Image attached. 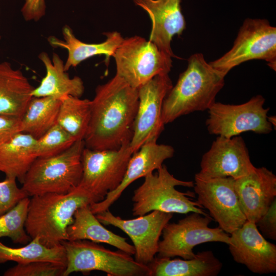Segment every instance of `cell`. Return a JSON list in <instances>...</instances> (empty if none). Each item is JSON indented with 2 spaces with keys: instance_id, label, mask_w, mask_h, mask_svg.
I'll return each instance as SVG.
<instances>
[{
  "instance_id": "d4e9b609",
  "label": "cell",
  "mask_w": 276,
  "mask_h": 276,
  "mask_svg": "<svg viewBox=\"0 0 276 276\" xmlns=\"http://www.w3.org/2000/svg\"><path fill=\"white\" fill-rule=\"evenodd\" d=\"M36 139L19 132L0 148V172L22 183L27 172L37 157Z\"/></svg>"
},
{
  "instance_id": "d590c367",
  "label": "cell",
  "mask_w": 276,
  "mask_h": 276,
  "mask_svg": "<svg viewBox=\"0 0 276 276\" xmlns=\"http://www.w3.org/2000/svg\"><path fill=\"white\" fill-rule=\"evenodd\" d=\"M1 39V33H0V40Z\"/></svg>"
},
{
  "instance_id": "ba28073f",
  "label": "cell",
  "mask_w": 276,
  "mask_h": 276,
  "mask_svg": "<svg viewBox=\"0 0 276 276\" xmlns=\"http://www.w3.org/2000/svg\"><path fill=\"white\" fill-rule=\"evenodd\" d=\"M263 60L276 70V28L265 19L246 18L232 48L220 58L209 62L224 75L234 67L251 60Z\"/></svg>"
},
{
  "instance_id": "5bb4252c",
  "label": "cell",
  "mask_w": 276,
  "mask_h": 276,
  "mask_svg": "<svg viewBox=\"0 0 276 276\" xmlns=\"http://www.w3.org/2000/svg\"><path fill=\"white\" fill-rule=\"evenodd\" d=\"M95 215L102 224L114 226L125 233L135 248L134 260L146 265L155 258L163 229L173 217L172 213L159 211H153L132 219H122L109 210Z\"/></svg>"
},
{
  "instance_id": "836d02e7",
  "label": "cell",
  "mask_w": 276,
  "mask_h": 276,
  "mask_svg": "<svg viewBox=\"0 0 276 276\" xmlns=\"http://www.w3.org/2000/svg\"><path fill=\"white\" fill-rule=\"evenodd\" d=\"M20 130L21 118L0 114V148Z\"/></svg>"
},
{
  "instance_id": "484cf974",
  "label": "cell",
  "mask_w": 276,
  "mask_h": 276,
  "mask_svg": "<svg viewBox=\"0 0 276 276\" xmlns=\"http://www.w3.org/2000/svg\"><path fill=\"white\" fill-rule=\"evenodd\" d=\"M61 100L32 97L21 118L20 132L38 139L57 123Z\"/></svg>"
},
{
  "instance_id": "3957f363",
  "label": "cell",
  "mask_w": 276,
  "mask_h": 276,
  "mask_svg": "<svg viewBox=\"0 0 276 276\" xmlns=\"http://www.w3.org/2000/svg\"><path fill=\"white\" fill-rule=\"evenodd\" d=\"M97 202L88 191L79 186L67 194L46 193L30 199L25 229L31 239L38 237L48 247L68 240L67 229L79 208Z\"/></svg>"
},
{
  "instance_id": "52a82bcc",
  "label": "cell",
  "mask_w": 276,
  "mask_h": 276,
  "mask_svg": "<svg viewBox=\"0 0 276 276\" xmlns=\"http://www.w3.org/2000/svg\"><path fill=\"white\" fill-rule=\"evenodd\" d=\"M113 57L116 75L137 89L157 75L168 74L172 67V57L137 35L124 38Z\"/></svg>"
},
{
  "instance_id": "7c38bea8",
  "label": "cell",
  "mask_w": 276,
  "mask_h": 276,
  "mask_svg": "<svg viewBox=\"0 0 276 276\" xmlns=\"http://www.w3.org/2000/svg\"><path fill=\"white\" fill-rule=\"evenodd\" d=\"M193 188L198 202L226 233L231 234L247 221L232 177L205 178L196 173Z\"/></svg>"
},
{
  "instance_id": "7402d4cb",
  "label": "cell",
  "mask_w": 276,
  "mask_h": 276,
  "mask_svg": "<svg viewBox=\"0 0 276 276\" xmlns=\"http://www.w3.org/2000/svg\"><path fill=\"white\" fill-rule=\"evenodd\" d=\"M34 88L21 70L0 62V114L21 118Z\"/></svg>"
},
{
  "instance_id": "277c9868",
  "label": "cell",
  "mask_w": 276,
  "mask_h": 276,
  "mask_svg": "<svg viewBox=\"0 0 276 276\" xmlns=\"http://www.w3.org/2000/svg\"><path fill=\"white\" fill-rule=\"evenodd\" d=\"M84 148V141L78 140L58 154L37 157L25 175L22 189L31 197L73 191L82 179V154Z\"/></svg>"
},
{
  "instance_id": "6da1fadb",
  "label": "cell",
  "mask_w": 276,
  "mask_h": 276,
  "mask_svg": "<svg viewBox=\"0 0 276 276\" xmlns=\"http://www.w3.org/2000/svg\"><path fill=\"white\" fill-rule=\"evenodd\" d=\"M139 103L138 90L116 75L99 85L90 100V119L85 147L118 149L130 143Z\"/></svg>"
},
{
  "instance_id": "4dcf8cb0",
  "label": "cell",
  "mask_w": 276,
  "mask_h": 276,
  "mask_svg": "<svg viewBox=\"0 0 276 276\" xmlns=\"http://www.w3.org/2000/svg\"><path fill=\"white\" fill-rule=\"evenodd\" d=\"M66 266L47 261L17 263L7 269L5 276H63Z\"/></svg>"
},
{
  "instance_id": "e575fe53",
  "label": "cell",
  "mask_w": 276,
  "mask_h": 276,
  "mask_svg": "<svg viewBox=\"0 0 276 276\" xmlns=\"http://www.w3.org/2000/svg\"><path fill=\"white\" fill-rule=\"evenodd\" d=\"M45 0H25L21 9L25 20L38 21L45 14Z\"/></svg>"
},
{
  "instance_id": "cb8c5ba5",
  "label": "cell",
  "mask_w": 276,
  "mask_h": 276,
  "mask_svg": "<svg viewBox=\"0 0 276 276\" xmlns=\"http://www.w3.org/2000/svg\"><path fill=\"white\" fill-rule=\"evenodd\" d=\"M148 266L151 276H216L222 263L211 250H205L190 259L155 257Z\"/></svg>"
},
{
  "instance_id": "1f68e13d",
  "label": "cell",
  "mask_w": 276,
  "mask_h": 276,
  "mask_svg": "<svg viewBox=\"0 0 276 276\" xmlns=\"http://www.w3.org/2000/svg\"><path fill=\"white\" fill-rule=\"evenodd\" d=\"M27 197H29L27 193L17 187L16 178L6 177L0 181V216Z\"/></svg>"
},
{
  "instance_id": "9c48e42d",
  "label": "cell",
  "mask_w": 276,
  "mask_h": 276,
  "mask_svg": "<svg viewBox=\"0 0 276 276\" xmlns=\"http://www.w3.org/2000/svg\"><path fill=\"white\" fill-rule=\"evenodd\" d=\"M212 219L209 215L193 212L177 223H167L159 241L157 257L190 259L196 255L194 248L200 244L221 242L229 245L230 234L219 226H209Z\"/></svg>"
},
{
  "instance_id": "83f0119b",
  "label": "cell",
  "mask_w": 276,
  "mask_h": 276,
  "mask_svg": "<svg viewBox=\"0 0 276 276\" xmlns=\"http://www.w3.org/2000/svg\"><path fill=\"white\" fill-rule=\"evenodd\" d=\"M90 119V100L73 96L62 100L57 123L76 141L83 140Z\"/></svg>"
},
{
  "instance_id": "f1b7e54d",
  "label": "cell",
  "mask_w": 276,
  "mask_h": 276,
  "mask_svg": "<svg viewBox=\"0 0 276 276\" xmlns=\"http://www.w3.org/2000/svg\"><path fill=\"white\" fill-rule=\"evenodd\" d=\"M29 202L27 197L0 216V238L8 237L13 243L21 244L31 240L25 229Z\"/></svg>"
},
{
  "instance_id": "d6a6232c",
  "label": "cell",
  "mask_w": 276,
  "mask_h": 276,
  "mask_svg": "<svg viewBox=\"0 0 276 276\" xmlns=\"http://www.w3.org/2000/svg\"><path fill=\"white\" fill-rule=\"evenodd\" d=\"M255 224L264 238L276 240V199Z\"/></svg>"
},
{
  "instance_id": "4316f807",
  "label": "cell",
  "mask_w": 276,
  "mask_h": 276,
  "mask_svg": "<svg viewBox=\"0 0 276 276\" xmlns=\"http://www.w3.org/2000/svg\"><path fill=\"white\" fill-rule=\"evenodd\" d=\"M8 261L19 264L47 261L66 267V253L63 245L48 247L42 244L38 237L18 248L9 247L0 241V263Z\"/></svg>"
},
{
  "instance_id": "7a4b0ae2",
  "label": "cell",
  "mask_w": 276,
  "mask_h": 276,
  "mask_svg": "<svg viewBox=\"0 0 276 276\" xmlns=\"http://www.w3.org/2000/svg\"><path fill=\"white\" fill-rule=\"evenodd\" d=\"M225 75L206 62L201 53L192 55L186 70L165 97L162 119L167 124L182 116L208 110L224 85Z\"/></svg>"
},
{
  "instance_id": "5b68a950",
  "label": "cell",
  "mask_w": 276,
  "mask_h": 276,
  "mask_svg": "<svg viewBox=\"0 0 276 276\" xmlns=\"http://www.w3.org/2000/svg\"><path fill=\"white\" fill-rule=\"evenodd\" d=\"M194 185L193 181L175 178L163 164L155 172L146 175L143 183L134 191L132 214L138 217L159 211L182 214L195 212L208 215L197 201L189 197H195L194 193L181 192L175 189L176 186L193 188Z\"/></svg>"
},
{
  "instance_id": "8992f818",
  "label": "cell",
  "mask_w": 276,
  "mask_h": 276,
  "mask_svg": "<svg viewBox=\"0 0 276 276\" xmlns=\"http://www.w3.org/2000/svg\"><path fill=\"white\" fill-rule=\"evenodd\" d=\"M61 244L66 257L63 276L94 270L104 272L108 276H151L148 265L136 262L121 250H111L88 240H66Z\"/></svg>"
},
{
  "instance_id": "8fae6325",
  "label": "cell",
  "mask_w": 276,
  "mask_h": 276,
  "mask_svg": "<svg viewBox=\"0 0 276 276\" xmlns=\"http://www.w3.org/2000/svg\"><path fill=\"white\" fill-rule=\"evenodd\" d=\"M134 152L130 143L118 149L93 150L84 148L82 154V177L79 186L102 201L123 180Z\"/></svg>"
},
{
  "instance_id": "30bf717a",
  "label": "cell",
  "mask_w": 276,
  "mask_h": 276,
  "mask_svg": "<svg viewBox=\"0 0 276 276\" xmlns=\"http://www.w3.org/2000/svg\"><path fill=\"white\" fill-rule=\"evenodd\" d=\"M262 95L252 97L240 104L215 102L208 109L205 125L210 134L232 137L245 132L269 134L273 130L268 120L269 108L264 107Z\"/></svg>"
},
{
  "instance_id": "603a6c76",
  "label": "cell",
  "mask_w": 276,
  "mask_h": 276,
  "mask_svg": "<svg viewBox=\"0 0 276 276\" xmlns=\"http://www.w3.org/2000/svg\"><path fill=\"white\" fill-rule=\"evenodd\" d=\"M67 240H88L104 243L114 246L130 255L135 254L133 245L127 239L106 228L91 211L90 205L78 209L74 215V221L67 229Z\"/></svg>"
},
{
  "instance_id": "ffe728a7",
  "label": "cell",
  "mask_w": 276,
  "mask_h": 276,
  "mask_svg": "<svg viewBox=\"0 0 276 276\" xmlns=\"http://www.w3.org/2000/svg\"><path fill=\"white\" fill-rule=\"evenodd\" d=\"M104 34L106 37L104 41L86 43L77 38L72 28L68 25H65L62 30L63 39L51 36L48 38V41L53 48L64 49L67 51V57L64 62V70L67 72L82 61L97 55H104L106 61H109L124 38L117 31Z\"/></svg>"
},
{
  "instance_id": "ac0fdd59",
  "label": "cell",
  "mask_w": 276,
  "mask_h": 276,
  "mask_svg": "<svg viewBox=\"0 0 276 276\" xmlns=\"http://www.w3.org/2000/svg\"><path fill=\"white\" fill-rule=\"evenodd\" d=\"M235 187L247 220L254 223L276 199V176L264 167L235 179Z\"/></svg>"
},
{
  "instance_id": "d6986e66",
  "label": "cell",
  "mask_w": 276,
  "mask_h": 276,
  "mask_svg": "<svg viewBox=\"0 0 276 276\" xmlns=\"http://www.w3.org/2000/svg\"><path fill=\"white\" fill-rule=\"evenodd\" d=\"M149 16L152 28L149 40L172 57H176L171 48L174 36H180L186 29L181 9V0H132Z\"/></svg>"
},
{
  "instance_id": "e0dca14e",
  "label": "cell",
  "mask_w": 276,
  "mask_h": 276,
  "mask_svg": "<svg viewBox=\"0 0 276 276\" xmlns=\"http://www.w3.org/2000/svg\"><path fill=\"white\" fill-rule=\"evenodd\" d=\"M156 142H147L133 153L124 177L119 186L108 193L102 201L90 205V210L94 214L109 210L133 181L156 171L162 167L165 160L173 156L175 151L172 146L158 144Z\"/></svg>"
},
{
  "instance_id": "44dd1931",
  "label": "cell",
  "mask_w": 276,
  "mask_h": 276,
  "mask_svg": "<svg viewBox=\"0 0 276 276\" xmlns=\"http://www.w3.org/2000/svg\"><path fill=\"white\" fill-rule=\"evenodd\" d=\"M38 58L45 67V75L34 88L33 97H51L59 100L67 96L81 98L85 89L82 80L78 76L70 77L58 54L53 53L51 58L47 53L42 52Z\"/></svg>"
},
{
  "instance_id": "9a60e30c",
  "label": "cell",
  "mask_w": 276,
  "mask_h": 276,
  "mask_svg": "<svg viewBox=\"0 0 276 276\" xmlns=\"http://www.w3.org/2000/svg\"><path fill=\"white\" fill-rule=\"evenodd\" d=\"M197 174L205 178L231 177L237 179L252 172L256 167L241 136H217L202 156Z\"/></svg>"
},
{
  "instance_id": "f546056e",
  "label": "cell",
  "mask_w": 276,
  "mask_h": 276,
  "mask_svg": "<svg viewBox=\"0 0 276 276\" xmlns=\"http://www.w3.org/2000/svg\"><path fill=\"white\" fill-rule=\"evenodd\" d=\"M76 140L58 123L45 134L36 139V154L37 157L58 154L71 147Z\"/></svg>"
},
{
  "instance_id": "2e32d148",
  "label": "cell",
  "mask_w": 276,
  "mask_h": 276,
  "mask_svg": "<svg viewBox=\"0 0 276 276\" xmlns=\"http://www.w3.org/2000/svg\"><path fill=\"white\" fill-rule=\"evenodd\" d=\"M229 250L234 260L253 273L276 272V245L267 241L255 223L246 221L230 234Z\"/></svg>"
},
{
  "instance_id": "4fadbf2b",
  "label": "cell",
  "mask_w": 276,
  "mask_h": 276,
  "mask_svg": "<svg viewBox=\"0 0 276 276\" xmlns=\"http://www.w3.org/2000/svg\"><path fill=\"white\" fill-rule=\"evenodd\" d=\"M173 86L168 74L159 75L137 88L139 103L130 146L134 152L145 143L157 141L164 129V100Z\"/></svg>"
}]
</instances>
